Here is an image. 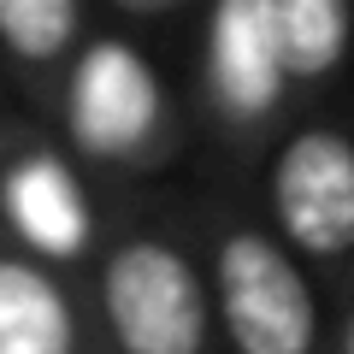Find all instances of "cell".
I'll use <instances>...</instances> for the list:
<instances>
[{
	"label": "cell",
	"instance_id": "7a4b0ae2",
	"mask_svg": "<svg viewBox=\"0 0 354 354\" xmlns=\"http://www.w3.org/2000/svg\"><path fill=\"white\" fill-rule=\"evenodd\" d=\"M195 242L207 260L225 354H330V319L313 266L236 201L195 213Z\"/></svg>",
	"mask_w": 354,
	"mask_h": 354
},
{
	"label": "cell",
	"instance_id": "9c48e42d",
	"mask_svg": "<svg viewBox=\"0 0 354 354\" xmlns=\"http://www.w3.org/2000/svg\"><path fill=\"white\" fill-rule=\"evenodd\" d=\"M272 30L295 95L325 88L354 53V6L342 0H272Z\"/></svg>",
	"mask_w": 354,
	"mask_h": 354
},
{
	"label": "cell",
	"instance_id": "ba28073f",
	"mask_svg": "<svg viewBox=\"0 0 354 354\" xmlns=\"http://www.w3.org/2000/svg\"><path fill=\"white\" fill-rule=\"evenodd\" d=\"M101 30L88 0H0V77L18 88L30 118L53 124L83 48Z\"/></svg>",
	"mask_w": 354,
	"mask_h": 354
},
{
	"label": "cell",
	"instance_id": "8fae6325",
	"mask_svg": "<svg viewBox=\"0 0 354 354\" xmlns=\"http://www.w3.org/2000/svg\"><path fill=\"white\" fill-rule=\"evenodd\" d=\"M0 88H6V77H0Z\"/></svg>",
	"mask_w": 354,
	"mask_h": 354
},
{
	"label": "cell",
	"instance_id": "8992f818",
	"mask_svg": "<svg viewBox=\"0 0 354 354\" xmlns=\"http://www.w3.org/2000/svg\"><path fill=\"white\" fill-rule=\"evenodd\" d=\"M266 225L313 272L354 278V130L295 118L266 153Z\"/></svg>",
	"mask_w": 354,
	"mask_h": 354
},
{
	"label": "cell",
	"instance_id": "3957f363",
	"mask_svg": "<svg viewBox=\"0 0 354 354\" xmlns=\"http://www.w3.org/2000/svg\"><path fill=\"white\" fill-rule=\"evenodd\" d=\"M53 130L95 177H148L183 148V106L165 59L101 18L71 71Z\"/></svg>",
	"mask_w": 354,
	"mask_h": 354
},
{
	"label": "cell",
	"instance_id": "5b68a950",
	"mask_svg": "<svg viewBox=\"0 0 354 354\" xmlns=\"http://www.w3.org/2000/svg\"><path fill=\"white\" fill-rule=\"evenodd\" d=\"M189 71L195 106L213 118V130L230 148H278V136L295 124L290 101L295 83L283 71L272 0H218L189 30Z\"/></svg>",
	"mask_w": 354,
	"mask_h": 354
},
{
	"label": "cell",
	"instance_id": "52a82bcc",
	"mask_svg": "<svg viewBox=\"0 0 354 354\" xmlns=\"http://www.w3.org/2000/svg\"><path fill=\"white\" fill-rule=\"evenodd\" d=\"M0 354H101L88 278L36 260L0 230Z\"/></svg>",
	"mask_w": 354,
	"mask_h": 354
},
{
	"label": "cell",
	"instance_id": "30bf717a",
	"mask_svg": "<svg viewBox=\"0 0 354 354\" xmlns=\"http://www.w3.org/2000/svg\"><path fill=\"white\" fill-rule=\"evenodd\" d=\"M330 354H354V278H348V290H342L337 319H330Z\"/></svg>",
	"mask_w": 354,
	"mask_h": 354
},
{
	"label": "cell",
	"instance_id": "6da1fadb",
	"mask_svg": "<svg viewBox=\"0 0 354 354\" xmlns=\"http://www.w3.org/2000/svg\"><path fill=\"white\" fill-rule=\"evenodd\" d=\"M101 354H225L195 218H113L88 272Z\"/></svg>",
	"mask_w": 354,
	"mask_h": 354
},
{
	"label": "cell",
	"instance_id": "277c9868",
	"mask_svg": "<svg viewBox=\"0 0 354 354\" xmlns=\"http://www.w3.org/2000/svg\"><path fill=\"white\" fill-rule=\"evenodd\" d=\"M0 230L59 272H95L106 248V218L95 171L65 148L53 124L30 113L0 118Z\"/></svg>",
	"mask_w": 354,
	"mask_h": 354
}]
</instances>
